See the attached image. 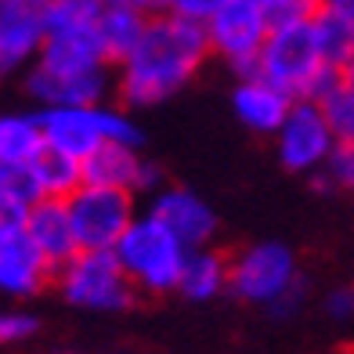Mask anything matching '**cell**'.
<instances>
[{
	"label": "cell",
	"mask_w": 354,
	"mask_h": 354,
	"mask_svg": "<svg viewBox=\"0 0 354 354\" xmlns=\"http://www.w3.org/2000/svg\"><path fill=\"white\" fill-rule=\"evenodd\" d=\"M37 120L44 127V141L76 159H87L105 141H123L138 149L145 141L141 127L123 109L109 105H44Z\"/></svg>",
	"instance_id": "cell-4"
},
{
	"label": "cell",
	"mask_w": 354,
	"mask_h": 354,
	"mask_svg": "<svg viewBox=\"0 0 354 354\" xmlns=\"http://www.w3.org/2000/svg\"><path fill=\"white\" fill-rule=\"evenodd\" d=\"M47 282H55V264L40 253L29 235L0 243V293L26 300L37 297Z\"/></svg>",
	"instance_id": "cell-14"
},
{
	"label": "cell",
	"mask_w": 354,
	"mask_h": 354,
	"mask_svg": "<svg viewBox=\"0 0 354 354\" xmlns=\"http://www.w3.org/2000/svg\"><path fill=\"white\" fill-rule=\"evenodd\" d=\"M318 105H322V112H326L336 141L354 145V84H347V80L340 76V84H336Z\"/></svg>",
	"instance_id": "cell-23"
},
{
	"label": "cell",
	"mask_w": 354,
	"mask_h": 354,
	"mask_svg": "<svg viewBox=\"0 0 354 354\" xmlns=\"http://www.w3.org/2000/svg\"><path fill=\"white\" fill-rule=\"evenodd\" d=\"M26 87L40 105H102V98L109 94V66L84 73H55L37 62L26 76Z\"/></svg>",
	"instance_id": "cell-13"
},
{
	"label": "cell",
	"mask_w": 354,
	"mask_h": 354,
	"mask_svg": "<svg viewBox=\"0 0 354 354\" xmlns=\"http://www.w3.org/2000/svg\"><path fill=\"white\" fill-rule=\"evenodd\" d=\"M26 235L40 246V253L55 264V271L62 264H69L73 257L80 253V239L73 228V217H69V203L66 199H40L33 203L29 210V228Z\"/></svg>",
	"instance_id": "cell-17"
},
{
	"label": "cell",
	"mask_w": 354,
	"mask_h": 354,
	"mask_svg": "<svg viewBox=\"0 0 354 354\" xmlns=\"http://www.w3.org/2000/svg\"><path fill=\"white\" fill-rule=\"evenodd\" d=\"M26 8H33V11H40V15H47L55 4H62V0H22Z\"/></svg>",
	"instance_id": "cell-31"
},
{
	"label": "cell",
	"mask_w": 354,
	"mask_h": 354,
	"mask_svg": "<svg viewBox=\"0 0 354 354\" xmlns=\"http://www.w3.org/2000/svg\"><path fill=\"white\" fill-rule=\"evenodd\" d=\"M44 37H47V22L40 11L26 8L22 0H4L0 4V73L37 58Z\"/></svg>",
	"instance_id": "cell-16"
},
{
	"label": "cell",
	"mask_w": 354,
	"mask_h": 354,
	"mask_svg": "<svg viewBox=\"0 0 354 354\" xmlns=\"http://www.w3.org/2000/svg\"><path fill=\"white\" fill-rule=\"evenodd\" d=\"M145 26H149V11H141L134 4H102V11H98V37H102L109 66H123L127 55L138 47Z\"/></svg>",
	"instance_id": "cell-19"
},
{
	"label": "cell",
	"mask_w": 354,
	"mask_h": 354,
	"mask_svg": "<svg viewBox=\"0 0 354 354\" xmlns=\"http://www.w3.org/2000/svg\"><path fill=\"white\" fill-rule=\"evenodd\" d=\"M0 196L8 199H22V203H40L44 192L40 181L33 174V163H22V159H0Z\"/></svg>",
	"instance_id": "cell-24"
},
{
	"label": "cell",
	"mask_w": 354,
	"mask_h": 354,
	"mask_svg": "<svg viewBox=\"0 0 354 354\" xmlns=\"http://www.w3.org/2000/svg\"><path fill=\"white\" fill-rule=\"evenodd\" d=\"M206 55H214L206 22L185 19L174 11L149 15L138 47L120 66V102L127 109H149L167 102L199 73Z\"/></svg>",
	"instance_id": "cell-1"
},
{
	"label": "cell",
	"mask_w": 354,
	"mask_h": 354,
	"mask_svg": "<svg viewBox=\"0 0 354 354\" xmlns=\"http://www.w3.org/2000/svg\"><path fill=\"white\" fill-rule=\"evenodd\" d=\"M351 22H354V8H351Z\"/></svg>",
	"instance_id": "cell-34"
},
{
	"label": "cell",
	"mask_w": 354,
	"mask_h": 354,
	"mask_svg": "<svg viewBox=\"0 0 354 354\" xmlns=\"http://www.w3.org/2000/svg\"><path fill=\"white\" fill-rule=\"evenodd\" d=\"M44 149V127L37 112H4L0 116V159L29 163Z\"/></svg>",
	"instance_id": "cell-22"
},
{
	"label": "cell",
	"mask_w": 354,
	"mask_h": 354,
	"mask_svg": "<svg viewBox=\"0 0 354 354\" xmlns=\"http://www.w3.org/2000/svg\"><path fill=\"white\" fill-rule=\"evenodd\" d=\"M322 4H329V8H340V11H351V8H354V0H322Z\"/></svg>",
	"instance_id": "cell-33"
},
{
	"label": "cell",
	"mask_w": 354,
	"mask_h": 354,
	"mask_svg": "<svg viewBox=\"0 0 354 354\" xmlns=\"http://www.w3.org/2000/svg\"><path fill=\"white\" fill-rule=\"evenodd\" d=\"M293 102L297 98H289L282 87L268 84L264 76H246V80H239L235 91H232L235 116L253 134H279V127L286 123Z\"/></svg>",
	"instance_id": "cell-15"
},
{
	"label": "cell",
	"mask_w": 354,
	"mask_h": 354,
	"mask_svg": "<svg viewBox=\"0 0 354 354\" xmlns=\"http://www.w3.org/2000/svg\"><path fill=\"white\" fill-rule=\"evenodd\" d=\"M340 76L347 80V84H354V55H351V58L344 62V66H340Z\"/></svg>",
	"instance_id": "cell-32"
},
{
	"label": "cell",
	"mask_w": 354,
	"mask_h": 354,
	"mask_svg": "<svg viewBox=\"0 0 354 354\" xmlns=\"http://www.w3.org/2000/svg\"><path fill=\"white\" fill-rule=\"evenodd\" d=\"M29 210H33L29 203L0 196V243L26 235V228H29Z\"/></svg>",
	"instance_id": "cell-26"
},
{
	"label": "cell",
	"mask_w": 354,
	"mask_h": 354,
	"mask_svg": "<svg viewBox=\"0 0 354 354\" xmlns=\"http://www.w3.org/2000/svg\"><path fill=\"white\" fill-rule=\"evenodd\" d=\"M55 286L66 304L102 315L127 311L138 297V286L127 279L112 250H80L69 264L55 271Z\"/></svg>",
	"instance_id": "cell-5"
},
{
	"label": "cell",
	"mask_w": 354,
	"mask_h": 354,
	"mask_svg": "<svg viewBox=\"0 0 354 354\" xmlns=\"http://www.w3.org/2000/svg\"><path fill=\"white\" fill-rule=\"evenodd\" d=\"M0 4H4V0H0Z\"/></svg>",
	"instance_id": "cell-35"
},
{
	"label": "cell",
	"mask_w": 354,
	"mask_h": 354,
	"mask_svg": "<svg viewBox=\"0 0 354 354\" xmlns=\"http://www.w3.org/2000/svg\"><path fill=\"white\" fill-rule=\"evenodd\" d=\"M69 203V217L80 239V250H116L123 232L138 221L134 214V192L127 188H98L80 185Z\"/></svg>",
	"instance_id": "cell-8"
},
{
	"label": "cell",
	"mask_w": 354,
	"mask_h": 354,
	"mask_svg": "<svg viewBox=\"0 0 354 354\" xmlns=\"http://www.w3.org/2000/svg\"><path fill=\"white\" fill-rule=\"evenodd\" d=\"M275 145H279V163L286 170L318 174L340 141H336L333 127H329V120H326V112H322L318 102L297 98L293 109H289V116H286V123L279 127Z\"/></svg>",
	"instance_id": "cell-9"
},
{
	"label": "cell",
	"mask_w": 354,
	"mask_h": 354,
	"mask_svg": "<svg viewBox=\"0 0 354 354\" xmlns=\"http://www.w3.org/2000/svg\"><path fill=\"white\" fill-rule=\"evenodd\" d=\"M224 4H228V0H170L167 11L185 15V19H196V22H210Z\"/></svg>",
	"instance_id": "cell-28"
},
{
	"label": "cell",
	"mask_w": 354,
	"mask_h": 354,
	"mask_svg": "<svg viewBox=\"0 0 354 354\" xmlns=\"http://www.w3.org/2000/svg\"><path fill=\"white\" fill-rule=\"evenodd\" d=\"M105 4H134V8L149 11V15H159V11H167L170 0H105Z\"/></svg>",
	"instance_id": "cell-30"
},
{
	"label": "cell",
	"mask_w": 354,
	"mask_h": 354,
	"mask_svg": "<svg viewBox=\"0 0 354 354\" xmlns=\"http://www.w3.org/2000/svg\"><path fill=\"white\" fill-rule=\"evenodd\" d=\"M112 253H116L120 268L127 271V279L138 286V293H152V297L177 293L185 261H188V246L152 214L138 217L123 232Z\"/></svg>",
	"instance_id": "cell-2"
},
{
	"label": "cell",
	"mask_w": 354,
	"mask_h": 354,
	"mask_svg": "<svg viewBox=\"0 0 354 354\" xmlns=\"http://www.w3.org/2000/svg\"><path fill=\"white\" fill-rule=\"evenodd\" d=\"M84 185L98 188H127V192H156L159 170L145 163L138 145L105 141L84 159Z\"/></svg>",
	"instance_id": "cell-11"
},
{
	"label": "cell",
	"mask_w": 354,
	"mask_h": 354,
	"mask_svg": "<svg viewBox=\"0 0 354 354\" xmlns=\"http://www.w3.org/2000/svg\"><path fill=\"white\" fill-rule=\"evenodd\" d=\"M318 181L326 188H354V145H336L318 170Z\"/></svg>",
	"instance_id": "cell-25"
},
{
	"label": "cell",
	"mask_w": 354,
	"mask_h": 354,
	"mask_svg": "<svg viewBox=\"0 0 354 354\" xmlns=\"http://www.w3.org/2000/svg\"><path fill=\"white\" fill-rule=\"evenodd\" d=\"M311 29H315V40H318V51L329 66L340 69L344 62L354 55V22H351V11H340V8H329L322 4L311 19Z\"/></svg>",
	"instance_id": "cell-21"
},
{
	"label": "cell",
	"mask_w": 354,
	"mask_h": 354,
	"mask_svg": "<svg viewBox=\"0 0 354 354\" xmlns=\"http://www.w3.org/2000/svg\"><path fill=\"white\" fill-rule=\"evenodd\" d=\"M224 289H232V261H228V257L210 250V246L188 250V261H185L177 293H181L185 300L203 304V300L221 297Z\"/></svg>",
	"instance_id": "cell-18"
},
{
	"label": "cell",
	"mask_w": 354,
	"mask_h": 354,
	"mask_svg": "<svg viewBox=\"0 0 354 354\" xmlns=\"http://www.w3.org/2000/svg\"><path fill=\"white\" fill-rule=\"evenodd\" d=\"M326 315L333 322H347L354 318V289L340 286V289H333V293L326 297Z\"/></svg>",
	"instance_id": "cell-29"
},
{
	"label": "cell",
	"mask_w": 354,
	"mask_h": 354,
	"mask_svg": "<svg viewBox=\"0 0 354 354\" xmlns=\"http://www.w3.org/2000/svg\"><path fill=\"white\" fill-rule=\"evenodd\" d=\"M33 163V174L40 181V192L47 199H69L73 192L84 185V159H76L69 152L55 149V145L44 141V149L29 159Z\"/></svg>",
	"instance_id": "cell-20"
},
{
	"label": "cell",
	"mask_w": 354,
	"mask_h": 354,
	"mask_svg": "<svg viewBox=\"0 0 354 354\" xmlns=\"http://www.w3.org/2000/svg\"><path fill=\"white\" fill-rule=\"evenodd\" d=\"M232 293L246 304H261L275 315H293L300 308V268L297 253L286 243H253L232 257Z\"/></svg>",
	"instance_id": "cell-3"
},
{
	"label": "cell",
	"mask_w": 354,
	"mask_h": 354,
	"mask_svg": "<svg viewBox=\"0 0 354 354\" xmlns=\"http://www.w3.org/2000/svg\"><path fill=\"white\" fill-rule=\"evenodd\" d=\"M206 33H210V47L214 55H221L228 66L235 69L239 80L257 76V62L268 44L271 22L261 0H228L210 22H206Z\"/></svg>",
	"instance_id": "cell-7"
},
{
	"label": "cell",
	"mask_w": 354,
	"mask_h": 354,
	"mask_svg": "<svg viewBox=\"0 0 354 354\" xmlns=\"http://www.w3.org/2000/svg\"><path fill=\"white\" fill-rule=\"evenodd\" d=\"M257 66H261L257 76H264L268 84L282 87L289 98H308L315 80L322 76V69H326L329 62L318 51L311 22H297V26H275L271 29Z\"/></svg>",
	"instance_id": "cell-6"
},
{
	"label": "cell",
	"mask_w": 354,
	"mask_h": 354,
	"mask_svg": "<svg viewBox=\"0 0 354 354\" xmlns=\"http://www.w3.org/2000/svg\"><path fill=\"white\" fill-rule=\"evenodd\" d=\"M37 62L44 69H55V73H84V69L109 66L102 37H98V19L47 26V37H44Z\"/></svg>",
	"instance_id": "cell-10"
},
{
	"label": "cell",
	"mask_w": 354,
	"mask_h": 354,
	"mask_svg": "<svg viewBox=\"0 0 354 354\" xmlns=\"http://www.w3.org/2000/svg\"><path fill=\"white\" fill-rule=\"evenodd\" d=\"M149 214L163 221L188 250L210 246V239L217 232L214 210L206 206V199H199L196 192H188V188H159L152 206H149Z\"/></svg>",
	"instance_id": "cell-12"
},
{
	"label": "cell",
	"mask_w": 354,
	"mask_h": 354,
	"mask_svg": "<svg viewBox=\"0 0 354 354\" xmlns=\"http://www.w3.org/2000/svg\"><path fill=\"white\" fill-rule=\"evenodd\" d=\"M40 329V322L26 311H0V347L8 344H22Z\"/></svg>",
	"instance_id": "cell-27"
}]
</instances>
